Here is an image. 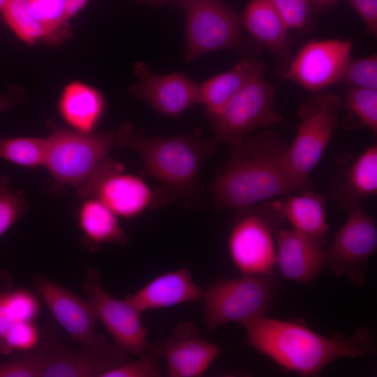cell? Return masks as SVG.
<instances>
[{
  "label": "cell",
  "mask_w": 377,
  "mask_h": 377,
  "mask_svg": "<svg viewBox=\"0 0 377 377\" xmlns=\"http://www.w3.org/2000/svg\"><path fill=\"white\" fill-rule=\"evenodd\" d=\"M246 343L283 369L316 376L341 358L369 357L376 351L374 337L364 327L348 337H327L306 325L265 315L243 325Z\"/></svg>",
  "instance_id": "cell-1"
},
{
  "label": "cell",
  "mask_w": 377,
  "mask_h": 377,
  "mask_svg": "<svg viewBox=\"0 0 377 377\" xmlns=\"http://www.w3.org/2000/svg\"><path fill=\"white\" fill-rule=\"evenodd\" d=\"M287 147L272 131L248 136L241 148L230 151L212 184L216 208L241 209L279 195L303 191L288 169Z\"/></svg>",
  "instance_id": "cell-2"
},
{
  "label": "cell",
  "mask_w": 377,
  "mask_h": 377,
  "mask_svg": "<svg viewBox=\"0 0 377 377\" xmlns=\"http://www.w3.org/2000/svg\"><path fill=\"white\" fill-rule=\"evenodd\" d=\"M115 146L134 149L145 171L161 184L168 196L184 205L199 204L200 172L216 142L199 130L170 138L151 137L123 123L114 133Z\"/></svg>",
  "instance_id": "cell-3"
},
{
  "label": "cell",
  "mask_w": 377,
  "mask_h": 377,
  "mask_svg": "<svg viewBox=\"0 0 377 377\" xmlns=\"http://www.w3.org/2000/svg\"><path fill=\"white\" fill-rule=\"evenodd\" d=\"M113 146L112 131L82 133L56 128L47 138L44 167L57 188L70 186L80 198H91L105 177L124 170L121 163L109 156Z\"/></svg>",
  "instance_id": "cell-4"
},
{
  "label": "cell",
  "mask_w": 377,
  "mask_h": 377,
  "mask_svg": "<svg viewBox=\"0 0 377 377\" xmlns=\"http://www.w3.org/2000/svg\"><path fill=\"white\" fill-rule=\"evenodd\" d=\"M275 87L264 76L258 60L249 80L216 114L205 117L214 132L213 140L228 145L231 151L241 148L250 133L273 126L283 119L275 108Z\"/></svg>",
  "instance_id": "cell-5"
},
{
  "label": "cell",
  "mask_w": 377,
  "mask_h": 377,
  "mask_svg": "<svg viewBox=\"0 0 377 377\" xmlns=\"http://www.w3.org/2000/svg\"><path fill=\"white\" fill-rule=\"evenodd\" d=\"M186 15L184 60L190 63L207 54L233 50L254 57L256 48L242 36L237 13L221 0H172Z\"/></svg>",
  "instance_id": "cell-6"
},
{
  "label": "cell",
  "mask_w": 377,
  "mask_h": 377,
  "mask_svg": "<svg viewBox=\"0 0 377 377\" xmlns=\"http://www.w3.org/2000/svg\"><path fill=\"white\" fill-rule=\"evenodd\" d=\"M273 274L242 275L216 282L203 290L204 320L209 331L228 323L241 325L265 315L279 293Z\"/></svg>",
  "instance_id": "cell-7"
},
{
  "label": "cell",
  "mask_w": 377,
  "mask_h": 377,
  "mask_svg": "<svg viewBox=\"0 0 377 377\" xmlns=\"http://www.w3.org/2000/svg\"><path fill=\"white\" fill-rule=\"evenodd\" d=\"M341 108V98L332 91L314 94L301 105V121L285 158L290 174L304 190L333 135Z\"/></svg>",
  "instance_id": "cell-8"
},
{
  "label": "cell",
  "mask_w": 377,
  "mask_h": 377,
  "mask_svg": "<svg viewBox=\"0 0 377 377\" xmlns=\"http://www.w3.org/2000/svg\"><path fill=\"white\" fill-rule=\"evenodd\" d=\"M346 210L345 223L325 249V268L337 276H347L355 285H362L367 263L376 250L377 227L359 202Z\"/></svg>",
  "instance_id": "cell-9"
},
{
  "label": "cell",
  "mask_w": 377,
  "mask_h": 377,
  "mask_svg": "<svg viewBox=\"0 0 377 377\" xmlns=\"http://www.w3.org/2000/svg\"><path fill=\"white\" fill-rule=\"evenodd\" d=\"M36 289L59 324L66 331L81 350L100 353L112 344L103 335L97 334L96 310L88 300H84L66 288L47 278L36 275Z\"/></svg>",
  "instance_id": "cell-10"
},
{
  "label": "cell",
  "mask_w": 377,
  "mask_h": 377,
  "mask_svg": "<svg viewBox=\"0 0 377 377\" xmlns=\"http://www.w3.org/2000/svg\"><path fill=\"white\" fill-rule=\"evenodd\" d=\"M83 286L98 318L117 346L138 357L151 348L147 341L148 330L142 321V312L126 300L111 296L103 287L96 269H88Z\"/></svg>",
  "instance_id": "cell-11"
},
{
  "label": "cell",
  "mask_w": 377,
  "mask_h": 377,
  "mask_svg": "<svg viewBox=\"0 0 377 377\" xmlns=\"http://www.w3.org/2000/svg\"><path fill=\"white\" fill-rule=\"evenodd\" d=\"M235 221L228 239V251L242 275L274 273L276 265L275 226L266 217L244 208Z\"/></svg>",
  "instance_id": "cell-12"
},
{
  "label": "cell",
  "mask_w": 377,
  "mask_h": 377,
  "mask_svg": "<svg viewBox=\"0 0 377 377\" xmlns=\"http://www.w3.org/2000/svg\"><path fill=\"white\" fill-rule=\"evenodd\" d=\"M352 49L349 40L311 41L300 50L283 77L317 94L341 81Z\"/></svg>",
  "instance_id": "cell-13"
},
{
  "label": "cell",
  "mask_w": 377,
  "mask_h": 377,
  "mask_svg": "<svg viewBox=\"0 0 377 377\" xmlns=\"http://www.w3.org/2000/svg\"><path fill=\"white\" fill-rule=\"evenodd\" d=\"M40 377H101L130 360L117 345L100 353L73 351L55 340H45L31 349Z\"/></svg>",
  "instance_id": "cell-14"
},
{
  "label": "cell",
  "mask_w": 377,
  "mask_h": 377,
  "mask_svg": "<svg viewBox=\"0 0 377 377\" xmlns=\"http://www.w3.org/2000/svg\"><path fill=\"white\" fill-rule=\"evenodd\" d=\"M133 72L140 82L130 87V94L147 103L157 112L177 118L191 107L200 104V84L184 72L158 75L143 61L134 65Z\"/></svg>",
  "instance_id": "cell-15"
},
{
  "label": "cell",
  "mask_w": 377,
  "mask_h": 377,
  "mask_svg": "<svg viewBox=\"0 0 377 377\" xmlns=\"http://www.w3.org/2000/svg\"><path fill=\"white\" fill-rule=\"evenodd\" d=\"M276 265L280 275L289 281L312 285L325 268V249L321 241L292 229H276Z\"/></svg>",
  "instance_id": "cell-16"
},
{
  "label": "cell",
  "mask_w": 377,
  "mask_h": 377,
  "mask_svg": "<svg viewBox=\"0 0 377 377\" xmlns=\"http://www.w3.org/2000/svg\"><path fill=\"white\" fill-rule=\"evenodd\" d=\"M161 353L168 364L170 377L202 376L218 358L219 346L198 337V332L191 323H180L173 336L161 345Z\"/></svg>",
  "instance_id": "cell-17"
},
{
  "label": "cell",
  "mask_w": 377,
  "mask_h": 377,
  "mask_svg": "<svg viewBox=\"0 0 377 377\" xmlns=\"http://www.w3.org/2000/svg\"><path fill=\"white\" fill-rule=\"evenodd\" d=\"M203 289L194 281L189 269L183 267L154 277L126 300L142 313L201 301Z\"/></svg>",
  "instance_id": "cell-18"
},
{
  "label": "cell",
  "mask_w": 377,
  "mask_h": 377,
  "mask_svg": "<svg viewBox=\"0 0 377 377\" xmlns=\"http://www.w3.org/2000/svg\"><path fill=\"white\" fill-rule=\"evenodd\" d=\"M91 197L101 201L117 216L125 219L138 216L149 208L154 200V193L146 182L123 172L105 177Z\"/></svg>",
  "instance_id": "cell-19"
},
{
  "label": "cell",
  "mask_w": 377,
  "mask_h": 377,
  "mask_svg": "<svg viewBox=\"0 0 377 377\" xmlns=\"http://www.w3.org/2000/svg\"><path fill=\"white\" fill-rule=\"evenodd\" d=\"M105 105V98L98 90L76 82L64 88L59 101L58 110L72 129L91 133L100 122Z\"/></svg>",
  "instance_id": "cell-20"
},
{
  "label": "cell",
  "mask_w": 377,
  "mask_h": 377,
  "mask_svg": "<svg viewBox=\"0 0 377 377\" xmlns=\"http://www.w3.org/2000/svg\"><path fill=\"white\" fill-rule=\"evenodd\" d=\"M77 221L85 246L91 251L101 245L126 244L127 238L117 216L96 198L83 199L77 212Z\"/></svg>",
  "instance_id": "cell-21"
},
{
  "label": "cell",
  "mask_w": 377,
  "mask_h": 377,
  "mask_svg": "<svg viewBox=\"0 0 377 377\" xmlns=\"http://www.w3.org/2000/svg\"><path fill=\"white\" fill-rule=\"evenodd\" d=\"M242 26L276 56L286 54L287 32L281 15L269 0H252L240 18Z\"/></svg>",
  "instance_id": "cell-22"
},
{
  "label": "cell",
  "mask_w": 377,
  "mask_h": 377,
  "mask_svg": "<svg viewBox=\"0 0 377 377\" xmlns=\"http://www.w3.org/2000/svg\"><path fill=\"white\" fill-rule=\"evenodd\" d=\"M273 209L286 219L293 228L322 240L327 234L325 199L318 194L306 192L272 203Z\"/></svg>",
  "instance_id": "cell-23"
},
{
  "label": "cell",
  "mask_w": 377,
  "mask_h": 377,
  "mask_svg": "<svg viewBox=\"0 0 377 377\" xmlns=\"http://www.w3.org/2000/svg\"><path fill=\"white\" fill-rule=\"evenodd\" d=\"M258 61L255 57H243L230 70L200 84V101L204 105L205 116L216 114L225 106L249 80Z\"/></svg>",
  "instance_id": "cell-24"
},
{
  "label": "cell",
  "mask_w": 377,
  "mask_h": 377,
  "mask_svg": "<svg viewBox=\"0 0 377 377\" xmlns=\"http://www.w3.org/2000/svg\"><path fill=\"white\" fill-rule=\"evenodd\" d=\"M337 194L346 209L377 193V145L366 149L348 169Z\"/></svg>",
  "instance_id": "cell-25"
},
{
  "label": "cell",
  "mask_w": 377,
  "mask_h": 377,
  "mask_svg": "<svg viewBox=\"0 0 377 377\" xmlns=\"http://www.w3.org/2000/svg\"><path fill=\"white\" fill-rule=\"evenodd\" d=\"M47 138H0V158L29 169L44 166Z\"/></svg>",
  "instance_id": "cell-26"
},
{
  "label": "cell",
  "mask_w": 377,
  "mask_h": 377,
  "mask_svg": "<svg viewBox=\"0 0 377 377\" xmlns=\"http://www.w3.org/2000/svg\"><path fill=\"white\" fill-rule=\"evenodd\" d=\"M3 15L5 22L22 41L33 44L46 35L32 15L27 0H10Z\"/></svg>",
  "instance_id": "cell-27"
},
{
  "label": "cell",
  "mask_w": 377,
  "mask_h": 377,
  "mask_svg": "<svg viewBox=\"0 0 377 377\" xmlns=\"http://www.w3.org/2000/svg\"><path fill=\"white\" fill-rule=\"evenodd\" d=\"M341 108L355 114L374 133L377 132V89L350 87Z\"/></svg>",
  "instance_id": "cell-28"
},
{
  "label": "cell",
  "mask_w": 377,
  "mask_h": 377,
  "mask_svg": "<svg viewBox=\"0 0 377 377\" xmlns=\"http://www.w3.org/2000/svg\"><path fill=\"white\" fill-rule=\"evenodd\" d=\"M31 12L44 30L46 38H54L68 20L64 0H27Z\"/></svg>",
  "instance_id": "cell-29"
},
{
  "label": "cell",
  "mask_w": 377,
  "mask_h": 377,
  "mask_svg": "<svg viewBox=\"0 0 377 377\" xmlns=\"http://www.w3.org/2000/svg\"><path fill=\"white\" fill-rule=\"evenodd\" d=\"M23 192L11 188L8 179L0 174V237L29 209Z\"/></svg>",
  "instance_id": "cell-30"
},
{
  "label": "cell",
  "mask_w": 377,
  "mask_h": 377,
  "mask_svg": "<svg viewBox=\"0 0 377 377\" xmlns=\"http://www.w3.org/2000/svg\"><path fill=\"white\" fill-rule=\"evenodd\" d=\"M163 369L158 360L157 352L151 348L136 360H130L101 375V377H158Z\"/></svg>",
  "instance_id": "cell-31"
},
{
  "label": "cell",
  "mask_w": 377,
  "mask_h": 377,
  "mask_svg": "<svg viewBox=\"0 0 377 377\" xmlns=\"http://www.w3.org/2000/svg\"><path fill=\"white\" fill-rule=\"evenodd\" d=\"M341 81L350 87L377 89L376 54L359 59H350Z\"/></svg>",
  "instance_id": "cell-32"
},
{
  "label": "cell",
  "mask_w": 377,
  "mask_h": 377,
  "mask_svg": "<svg viewBox=\"0 0 377 377\" xmlns=\"http://www.w3.org/2000/svg\"><path fill=\"white\" fill-rule=\"evenodd\" d=\"M40 339L34 321L15 323L0 341V353L8 355L14 350L20 352L35 348Z\"/></svg>",
  "instance_id": "cell-33"
},
{
  "label": "cell",
  "mask_w": 377,
  "mask_h": 377,
  "mask_svg": "<svg viewBox=\"0 0 377 377\" xmlns=\"http://www.w3.org/2000/svg\"><path fill=\"white\" fill-rule=\"evenodd\" d=\"M5 302L17 321H34L40 311L37 298L24 289L5 290Z\"/></svg>",
  "instance_id": "cell-34"
},
{
  "label": "cell",
  "mask_w": 377,
  "mask_h": 377,
  "mask_svg": "<svg viewBox=\"0 0 377 377\" xmlns=\"http://www.w3.org/2000/svg\"><path fill=\"white\" fill-rule=\"evenodd\" d=\"M276 8L288 29L303 28L310 13V0H269Z\"/></svg>",
  "instance_id": "cell-35"
},
{
  "label": "cell",
  "mask_w": 377,
  "mask_h": 377,
  "mask_svg": "<svg viewBox=\"0 0 377 377\" xmlns=\"http://www.w3.org/2000/svg\"><path fill=\"white\" fill-rule=\"evenodd\" d=\"M0 377H40L38 367L31 352L23 351L6 362H0Z\"/></svg>",
  "instance_id": "cell-36"
},
{
  "label": "cell",
  "mask_w": 377,
  "mask_h": 377,
  "mask_svg": "<svg viewBox=\"0 0 377 377\" xmlns=\"http://www.w3.org/2000/svg\"><path fill=\"white\" fill-rule=\"evenodd\" d=\"M355 10L367 30L374 35L377 34V0H348Z\"/></svg>",
  "instance_id": "cell-37"
},
{
  "label": "cell",
  "mask_w": 377,
  "mask_h": 377,
  "mask_svg": "<svg viewBox=\"0 0 377 377\" xmlns=\"http://www.w3.org/2000/svg\"><path fill=\"white\" fill-rule=\"evenodd\" d=\"M0 290V341L17 322L16 319L8 309L4 299L3 291Z\"/></svg>",
  "instance_id": "cell-38"
},
{
  "label": "cell",
  "mask_w": 377,
  "mask_h": 377,
  "mask_svg": "<svg viewBox=\"0 0 377 377\" xmlns=\"http://www.w3.org/2000/svg\"><path fill=\"white\" fill-rule=\"evenodd\" d=\"M23 96L21 92L15 88L0 94V113L10 109L22 102Z\"/></svg>",
  "instance_id": "cell-39"
},
{
  "label": "cell",
  "mask_w": 377,
  "mask_h": 377,
  "mask_svg": "<svg viewBox=\"0 0 377 377\" xmlns=\"http://www.w3.org/2000/svg\"><path fill=\"white\" fill-rule=\"evenodd\" d=\"M88 0H64L66 15L68 20L74 16Z\"/></svg>",
  "instance_id": "cell-40"
},
{
  "label": "cell",
  "mask_w": 377,
  "mask_h": 377,
  "mask_svg": "<svg viewBox=\"0 0 377 377\" xmlns=\"http://www.w3.org/2000/svg\"><path fill=\"white\" fill-rule=\"evenodd\" d=\"M338 0H310L313 4L318 7H325L334 3Z\"/></svg>",
  "instance_id": "cell-41"
},
{
  "label": "cell",
  "mask_w": 377,
  "mask_h": 377,
  "mask_svg": "<svg viewBox=\"0 0 377 377\" xmlns=\"http://www.w3.org/2000/svg\"><path fill=\"white\" fill-rule=\"evenodd\" d=\"M10 0H0V12H3Z\"/></svg>",
  "instance_id": "cell-42"
},
{
  "label": "cell",
  "mask_w": 377,
  "mask_h": 377,
  "mask_svg": "<svg viewBox=\"0 0 377 377\" xmlns=\"http://www.w3.org/2000/svg\"><path fill=\"white\" fill-rule=\"evenodd\" d=\"M168 1H171L172 0H168ZM151 2L154 3H161L163 1H166V0H151Z\"/></svg>",
  "instance_id": "cell-43"
},
{
  "label": "cell",
  "mask_w": 377,
  "mask_h": 377,
  "mask_svg": "<svg viewBox=\"0 0 377 377\" xmlns=\"http://www.w3.org/2000/svg\"><path fill=\"white\" fill-rule=\"evenodd\" d=\"M0 290H1V289H0Z\"/></svg>",
  "instance_id": "cell-44"
}]
</instances>
